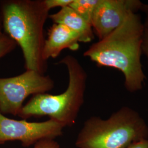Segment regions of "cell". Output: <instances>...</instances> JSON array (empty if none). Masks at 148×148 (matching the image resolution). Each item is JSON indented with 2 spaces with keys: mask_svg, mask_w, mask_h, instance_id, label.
Segmentation results:
<instances>
[{
  "mask_svg": "<svg viewBox=\"0 0 148 148\" xmlns=\"http://www.w3.org/2000/svg\"><path fill=\"white\" fill-rule=\"evenodd\" d=\"M144 27L140 15L132 13L115 30L91 45L84 56L99 67L120 71L128 92L140 91L147 79L141 61Z\"/></svg>",
  "mask_w": 148,
  "mask_h": 148,
  "instance_id": "6da1fadb",
  "label": "cell"
},
{
  "mask_svg": "<svg viewBox=\"0 0 148 148\" xmlns=\"http://www.w3.org/2000/svg\"><path fill=\"white\" fill-rule=\"evenodd\" d=\"M49 11L43 0H7L0 2L5 34L21 48L26 70L45 74L47 62L42 58L44 27Z\"/></svg>",
  "mask_w": 148,
  "mask_h": 148,
  "instance_id": "7a4b0ae2",
  "label": "cell"
},
{
  "mask_svg": "<svg viewBox=\"0 0 148 148\" xmlns=\"http://www.w3.org/2000/svg\"><path fill=\"white\" fill-rule=\"evenodd\" d=\"M59 64L64 65L68 70L67 88L59 95L43 93L34 95L22 107L19 116L27 119L48 116L64 128L74 125L84 103L87 73L79 60L71 55L64 57Z\"/></svg>",
  "mask_w": 148,
  "mask_h": 148,
  "instance_id": "3957f363",
  "label": "cell"
},
{
  "mask_svg": "<svg viewBox=\"0 0 148 148\" xmlns=\"http://www.w3.org/2000/svg\"><path fill=\"white\" fill-rule=\"evenodd\" d=\"M148 138L145 120L137 111L125 106L108 119H88L77 135L75 145L77 148H126Z\"/></svg>",
  "mask_w": 148,
  "mask_h": 148,
  "instance_id": "277c9868",
  "label": "cell"
},
{
  "mask_svg": "<svg viewBox=\"0 0 148 148\" xmlns=\"http://www.w3.org/2000/svg\"><path fill=\"white\" fill-rule=\"evenodd\" d=\"M54 87V81L49 76L32 70L16 76L0 78V111L18 115L29 96L46 93Z\"/></svg>",
  "mask_w": 148,
  "mask_h": 148,
  "instance_id": "5b68a950",
  "label": "cell"
},
{
  "mask_svg": "<svg viewBox=\"0 0 148 148\" xmlns=\"http://www.w3.org/2000/svg\"><path fill=\"white\" fill-rule=\"evenodd\" d=\"M64 127L49 119L43 122L16 120L5 117L0 111V144L19 141L24 147L34 145L44 139H54L63 133Z\"/></svg>",
  "mask_w": 148,
  "mask_h": 148,
  "instance_id": "8992f818",
  "label": "cell"
},
{
  "mask_svg": "<svg viewBox=\"0 0 148 148\" xmlns=\"http://www.w3.org/2000/svg\"><path fill=\"white\" fill-rule=\"evenodd\" d=\"M140 0H98L91 20L95 35L99 40L120 27L127 16L140 11Z\"/></svg>",
  "mask_w": 148,
  "mask_h": 148,
  "instance_id": "52a82bcc",
  "label": "cell"
},
{
  "mask_svg": "<svg viewBox=\"0 0 148 148\" xmlns=\"http://www.w3.org/2000/svg\"><path fill=\"white\" fill-rule=\"evenodd\" d=\"M79 35L68 27L60 24L54 23L50 27L48 37L45 40L42 51V58L47 62L50 58L58 57L65 49L73 51L79 47Z\"/></svg>",
  "mask_w": 148,
  "mask_h": 148,
  "instance_id": "ba28073f",
  "label": "cell"
},
{
  "mask_svg": "<svg viewBox=\"0 0 148 148\" xmlns=\"http://www.w3.org/2000/svg\"><path fill=\"white\" fill-rule=\"evenodd\" d=\"M49 18L54 23L63 24L77 33L80 42H90L95 38L91 25L69 6L61 8L58 12L49 15Z\"/></svg>",
  "mask_w": 148,
  "mask_h": 148,
  "instance_id": "9c48e42d",
  "label": "cell"
},
{
  "mask_svg": "<svg viewBox=\"0 0 148 148\" xmlns=\"http://www.w3.org/2000/svg\"><path fill=\"white\" fill-rule=\"evenodd\" d=\"M98 1V0H73L69 7L91 25L93 13Z\"/></svg>",
  "mask_w": 148,
  "mask_h": 148,
  "instance_id": "30bf717a",
  "label": "cell"
},
{
  "mask_svg": "<svg viewBox=\"0 0 148 148\" xmlns=\"http://www.w3.org/2000/svg\"><path fill=\"white\" fill-rule=\"evenodd\" d=\"M17 46V44L11 38L3 33L0 36V59L11 53Z\"/></svg>",
  "mask_w": 148,
  "mask_h": 148,
  "instance_id": "8fae6325",
  "label": "cell"
},
{
  "mask_svg": "<svg viewBox=\"0 0 148 148\" xmlns=\"http://www.w3.org/2000/svg\"><path fill=\"white\" fill-rule=\"evenodd\" d=\"M73 0H43L45 5L48 11L54 8L60 7V9L69 6Z\"/></svg>",
  "mask_w": 148,
  "mask_h": 148,
  "instance_id": "7c38bea8",
  "label": "cell"
},
{
  "mask_svg": "<svg viewBox=\"0 0 148 148\" xmlns=\"http://www.w3.org/2000/svg\"><path fill=\"white\" fill-rule=\"evenodd\" d=\"M34 148H60V145L54 139H44L34 145Z\"/></svg>",
  "mask_w": 148,
  "mask_h": 148,
  "instance_id": "4fadbf2b",
  "label": "cell"
},
{
  "mask_svg": "<svg viewBox=\"0 0 148 148\" xmlns=\"http://www.w3.org/2000/svg\"><path fill=\"white\" fill-rule=\"evenodd\" d=\"M142 43V53L147 59L148 66V27H144Z\"/></svg>",
  "mask_w": 148,
  "mask_h": 148,
  "instance_id": "5bb4252c",
  "label": "cell"
},
{
  "mask_svg": "<svg viewBox=\"0 0 148 148\" xmlns=\"http://www.w3.org/2000/svg\"><path fill=\"white\" fill-rule=\"evenodd\" d=\"M126 148H148V138L132 143Z\"/></svg>",
  "mask_w": 148,
  "mask_h": 148,
  "instance_id": "9a60e30c",
  "label": "cell"
},
{
  "mask_svg": "<svg viewBox=\"0 0 148 148\" xmlns=\"http://www.w3.org/2000/svg\"><path fill=\"white\" fill-rule=\"evenodd\" d=\"M143 12L145 16V20L143 21V23L144 25V27H148V4L143 3L142 7L141 8V10Z\"/></svg>",
  "mask_w": 148,
  "mask_h": 148,
  "instance_id": "2e32d148",
  "label": "cell"
},
{
  "mask_svg": "<svg viewBox=\"0 0 148 148\" xmlns=\"http://www.w3.org/2000/svg\"><path fill=\"white\" fill-rule=\"evenodd\" d=\"M3 24H2V17L1 16V14H0V36L3 33L2 32L3 30Z\"/></svg>",
  "mask_w": 148,
  "mask_h": 148,
  "instance_id": "e0dca14e",
  "label": "cell"
}]
</instances>
